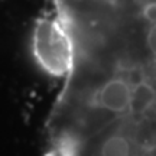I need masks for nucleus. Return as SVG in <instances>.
<instances>
[{"label":"nucleus","instance_id":"nucleus-1","mask_svg":"<svg viewBox=\"0 0 156 156\" xmlns=\"http://www.w3.org/2000/svg\"><path fill=\"white\" fill-rule=\"evenodd\" d=\"M32 52L42 69L51 75L65 78L71 71L75 55L74 38L68 23L58 12L36 22L32 34Z\"/></svg>","mask_w":156,"mask_h":156}]
</instances>
